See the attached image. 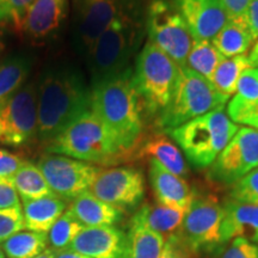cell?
<instances>
[{
	"label": "cell",
	"instance_id": "9",
	"mask_svg": "<svg viewBox=\"0 0 258 258\" xmlns=\"http://www.w3.org/2000/svg\"><path fill=\"white\" fill-rule=\"evenodd\" d=\"M222 220L224 207L215 196L195 194L178 234L198 254L218 251L225 245Z\"/></svg>",
	"mask_w": 258,
	"mask_h": 258
},
{
	"label": "cell",
	"instance_id": "12",
	"mask_svg": "<svg viewBox=\"0 0 258 258\" xmlns=\"http://www.w3.org/2000/svg\"><path fill=\"white\" fill-rule=\"evenodd\" d=\"M73 36L80 53L88 55L93 43L114 19L138 0H71Z\"/></svg>",
	"mask_w": 258,
	"mask_h": 258
},
{
	"label": "cell",
	"instance_id": "21",
	"mask_svg": "<svg viewBox=\"0 0 258 258\" xmlns=\"http://www.w3.org/2000/svg\"><path fill=\"white\" fill-rule=\"evenodd\" d=\"M69 209L84 227L115 226L123 219V212L96 198L90 190L74 199Z\"/></svg>",
	"mask_w": 258,
	"mask_h": 258
},
{
	"label": "cell",
	"instance_id": "34",
	"mask_svg": "<svg viewBox=\"0 0 258 258\" xmlns=\"http://www.w3.org/2000/svg\"><path fill=\"white\" fill-rule=\"evenodd\" d=\"M34 0H0V25L21 30L23 19Z\"/></svg>",
	"mask_w": 258,
	"mask_h": 258
},
{
	"label": "cell",
	"instance_id": "29",
	"mask_svg": "<svg viewBox=\"0 0 258 258\" xmlns=\"http://www.w3.org/2000/svg\"><path fill=\"white\" fill-rule=\"evenodd\" d=\"M12 180L22 201L54 195L42 171L37 165L29 161H24L12 177Z\"/></svg>",
	"mask_w": 258,
	"mask_h": 258
},
{
	"label": "cell",
	"instance_id": "35",
	"mask_svg": "<svg viewBox=\"0 0 258 258\" xmlns=\"http://www.w3.org/2000/svg\"><path fill=\"white\" fill-rule=\"evenodd\" d=\"M25 228L22 207L0 209V244Z\"/></svg>",
	"mask_w": 258,
	"mask_h": 258
},
{
	"label": "cell",
	"instance_id": "41",
	"mask_svg": "<svg viewBox=\"0 0 258 258\" xmlns=\"http://www.w3.org/2000/svg\"><path fill=\"white\" fill-rule=\"evenodd\" d=\"M247 25L253 40H258V0H250L247 9Z\"/></svg>",
	"mask_w": 258,
	"mask_h": 258
},
{
	"label": "cell",
	"instance_id": "8",
	"mask_svg": "<svg viewBox=\"0 0 258 258\" xmlns=\"http://www.w3.org/2000/svg\"><path fill=\"white\" fill-rule=\"evenodd\" d=\"M145 27L148 41L163 50L179 67H184L194 38L184 19L170 0H151Z\"/></svg>",
	"mask_w": 258,
	"mask_h": 258
},
{
	"label": "cell",
	"instance_id": "45",
	"mask_svg": "<svg viewBox=\"0 0 258 258\" xmlns=\"http://www.w3.org/2000/svg\"><path fill=\"white\" fill-rule=\"evenodd\" d=\"M0 258H5V253H4V251H3V249H2V245H0Z\"/></svg>",
	"mask_w": 258,
	"mask_h": 258
},
{
	"label": "cell",
	"instance_id": "32",
	"mask_svg": "<svg viewBox=\"0 0 258 258\" xmlns=\"http://www.w3.org/2000/svg\"><path fill=\"white\" fill-rule=\"evenodd\" d=\"M83 228L84 226L78 219L74 217L70 209H67L47 233L48 244L54 251L67 249Z\"/></svg>",
	"mask_w": 258,
	"mask_h": 258
},
{
	"label": "cell",
	"instance_id": "23",
	"mask_svg": "<svg viewBox=\"0 0 258 258\" xmlns=\"http://www.w3.org/2000/svg\"><path fill=\"white\" fill-rule=\"evenodd\" d=\"M139 157H148L164 166L167 171L185 178L188 176V165L178 146L164 135H154L144 141L139 148Z\"/></svg>",
	"mask_w": 258,
	"mask_h": 258
},
{
	"label": "cell",
	"instance_id": "17",
	"mask_svg": "<svg viewBox=\"0 0 258 258\" xmlns=\"http://www.w3.org/2000/svg\"><path fill=\"white\" fill-rule=\"evenodd\" d=\"M127 233L116 226L84 227L69 249L90 258H123Z\"/></svg>",
	"mask_w": 258,
	"mask_h": 258
},
{
	"label": "cell",
	"instance_id": "39",
	"mask_svg": "<svg viewBox=\"0 0 258 258\" xmlns=\"http://www.w3.org/2000/svg\"><path fill=\"white\" fill-rule=\"evenodd\" d=\"M221 3L227 14L228 21L247 25V9L250 0H221Z\"/></svg>",
	"mask_w": 258,
	"mask_h": 258
},
{
	"label": "cell",
	"instance_id": "25",
	"mask_svg": "<svg viewBox=\"0 0 258 258\" xmlns=\"http://www.w3.org/2000/svg\"><path fill=\"white\" fill-rule=\"evenodd\" d=\"M32 69V59L17 53L0 62V108L25 85Z\"/></svg>",
	"mask_w": 258,
	"mask_h": 258
},
{
	"label": "cell",
	"instance_id": "6",
	"mask_svg": "<svg viewBox=\"0 0 258 258\" xmlns=\"http://www.w3.org/2000/svg\"><path fill=\"white\" fill-rule=\"evenodd\" d=\"M179 66L151 43L139 51L133 69V82L144 114L157 120L165 111L175 91Z\"/></svg>",
	"mask_w": 258,
	"mask_h": 258
},
{
	"label": "cell",
	"instance_id": "36",
	"mask_svg": "<svg viewBox=\"0 0 258 258\" xmlns=\"http://www.w3.org/2000/svg\"><path fill=\"white\" fill-rule=\"evenodd\" d=\"M217 258H258V246L244 238H234L218 250Z\"/></svg>",
	"mask_w": 258,
	"mask_h": 258
},
{
	"label": "cell",
	"instance_id": "43",
	"mask_svg": "<svg viewBox=\"0 0 258 258\" xmlns=\"http://www.w3.org/2000/svg\"><path fill=\"white\" fill-rule=\"evenodd\" d=\"M249 59L251 64H252V67H258V40L256 41V43L253 44L252 49L250 51Z\"/></svg>",
	"mask_w": 258,
	"mask_h": 258
},
{
	"label": "cell",
	"instance_id": "20",
	"mask_svg": "<svg viewBox=\"0 0 258 258\" xmlns=\"http://www.w3.org/2000/svg\"><path fill=\"white\" fill-rule=\"evenodd\" d=\"M222 207L224 244H227L234 238H244L258 246V206L227 200Z\"/></svg>",
	"mask_w": 258,
	"mask_h": 258
},
{
	"label": "cell",
	"instance_id": "13",
	"mask_svg": "<svg viewBox=\"0 0 258 258\" xmlns=\"http://www.w3.org/2000/svg\"><path fill=\"white\" fill-rule=\"evenodd\" d=\"M258 167V129L239 128L214 163L208 167L207 178L220 185H233Z\"/></svg>",
	"mask_w": 258,
	"mask_h": 258
},
{
	"label": "cell",
	"instance_id": "7",
	"mask_svg": "<svg viewBox=\"0 0 258 258\" xmlns=\"http://www.w3.org/2000/svg\"><path fill=\"white\" fill-rule=\"evenodd\" d=\"M228 101L230 98L222 96L205 77L186 66L179 67L175 91L165 111L157 118L156 123L166 133L194 118L224 109Z\"/></svg>",
	"mask_w": 258,
	"mask_h": 258
},
{
	"label": "cell",
	"instance_id": "22",
	"mask_svg": "<svg viewBox=\"0 0 258 258\" xmlns=\"http://www.w3.org/2000/svg\"><path fill=\"white\" fill-rule=\"evenodd\" d=\"M66 201L56 195L23 201L24 226L28 231L48 233L51 226L66 212Z\"/></svg>",
	"mask_w": 258,
	"mask_h": 258
},
{
	"label": "cell",
	"instance_id": "31",
	"mask_svg": "<svg viewBox=\"0 0 258 258\" xmlns=\"http://www.w3.org/2000/svg\"><path fill=\"white\" fill-rule=\"evenodd\" d=\"M224 59V55L214 47L212 41L194 40L185 66L209 80Z\"/></svg>",
	"mask_w": 258,
	"mask_h": 258
},
{
	"label": "cell",
	"instance_id": "10",
	"mask_svg": "<svg viewBox=\"0 0 258 258\" xmlns=\"http://www.w3.org/2000/svg\"><path fill=\"white\" fill-rule=\"evenodd\" d=\"M37 84L30 82L0 108V144L23 146L37 138Z\"/></svg>",
	"mask_w": 258,
	"mask_h": 258
},
{
	"label": "cell",
	"instance_id": "15",
	"mask_svg": "<svg viewBox=\"0 0 258 258\" xmlns=\"http://www.w3.org/2000/svg\"><path fill=\"white\" fill-rule=\"evenodd\" d=\"M194 40L212 41L228 22L221 0H170Z\"/></svg>",
	"mask_w": 258,
	"mask_h": 258
},
{
	"label": "cell",
	"instance_id": "18",
	"mask_svg": "<svg viewBox=\"0 0 258 258\" xmlns=\"http://www.w3.org/2000/svg\"><path fill=\"white\" fill-rule=\"evenodd\" d=\"M148 177L157 203L186 212L195 192L184 178L167 171L154 159L148 160Z\"/></svg>",
	"mask_w": 258,
	"mask_h": 258
},
{
	"label": "cell",
	"instance_id": "40",
	"mask_svg": "<svg viewBox=\"0 0 258 258\" xmlns=\"http://www.w3.org/2000/svg\"><path fill=\"white\" fill-rule=\"evenodd\" d=\"M23 163L18 154L0 150V178H12Z\"/></svg>",
	"mask_w": 258,
	"mask_h": 258
},
{
	"label": "cell",
	"instance_id": "4",
	"mask_svg": "<svg viewBox=\"0 0 258 258\" xmlns=\"http://www.w3.org/2000/svg\"><path fill=\"white\" fill-rule=\"evenodd\" d=\"M46 151L97 166H116L134 158L92 110L80 116L50 140Z\"/></svg>",
	"mask_w": 258,
	"mask_h": 258
},
{
	"label": "cell",
	"instance_id": "28",
	"mask_svg": "<svg viewBox=\"0 0 258 258\" xmlns=\"http://www.w3.org/2000/svg\"><path fill=\"white\" fill-rule=\"evenodd\" d=\"M251 67L252 64L249 56L246 55H238L228 59L225 57L214 71L209 82L222 96L231 98V96H233L237 91V85L241 74Z\"/></svg>",
	"mask_w": 258,
	"mask_h": 258
},
{
	"label": "cell",
	"instance_id": "11",
	"mask_svg": "<svg viewBox=\"0 0 258 258\" xmlns=\"http://www.w3.org/2000/svg\"><path fill=\"white\" fill-rule=\"evenodd\" d=\"M37 166L54 195L64 201H73L83 192L89 191L101 171V166L51 153L42 156Z\"/></svg>",
	"mask_w": 258,
	"mask_h": 258
},
{
	"label": "cell",
	"instance_id": "1",
	"mask_svg": "<svg viewBox=\"0 0 258 258\" xmlns=\"http://www.w3.org/2000/svg\"><path fill=\"white\" fill-rule=\"evenodd\" d=\"M91 109V86L78 67L57 62L37 80V139L48 144Z\"/></svg>",
	"mask_w": 258,
	"mask_h": 258
},
{
	"label": "cell",
	"instance_id": "46",
	"mask_svg": "<svg viewBox=\"0 0 258 258\" xmlns=\"http://www.w3.org/2000/svg\"><path fill=\"white\" fill-rule=\"evenodd\" d=\"M0 48H2V40H0Z\"/></svg>",
	"mask_w": 258,
	"mask_h": 258
},
{
	"label": "cell",
	"instance_id": "38",
	"mask_svg": "<svg viewBox=\"0 0 258 258\" xmlns=\"http://www.w3.org/2000/svg\"><path fill=\"white\" fill-rule=\"evenodd\" d=\"M21 207V198L12 178H0V209Z\"/></svg>",
	"mask_w": 258,
	"mask_h": 258
},
{
	"label": "cell",
	"instance_id": "33",
	"mask_svg": "<svg viewBox=\"0 0 258 258\" xmlns=\"http://www.w3.org/2000/svg\"><path fill=\"white\" fill-rule=\"evenodd\" d=\"M230 200L258 206V167L231 185Z\"/></svg>",
	"mask_w": 258,
	"mask_h": 258
},
{
	"label": "cell",
	"instance_id": "3",
	"mask_svg": "<svg viewBox=\"0 0 258 258\" xmlns=\"http://www.w3.org/2000/svg\"><path fill=\"white\" fill-rule=\"evenodd\" d=\"M145 32V19L139 4L117 16L85 56L91 85L131 69L132 59L143 44Z\"/></svg>",
	"mask_w": 258,
	"mask_h": 258
},
{
	"label": "cell",
	"instance_id": "44",
	"mask_svg": "<svg viewBox=\"0 0 258 258\" xmlns=\"http://www.w3.org/2000/svg\"><path fill=\"white\" fill-rule=\"evenodd\" d=\"M34 258H55L54 257V251L51 249H46L43 252L38 254V256L34 257Z\"/></svg>",
	"mask_w": 258,
	"mask_h": 258
},
{
	"label": "cell",
	"instance_id": "30",
	"mask_svg": "<svg viewBox=\"0 0 258 258\" xmlns=\"http://www.w3.org/2000/svg\"><path fill=\"white\" fill-rule=\"evenodd\" d=\"M0 245L9 258H34L47 249L48 237L47 233L22 231Z\"/></svg>",
	"mask_w": 258,
	"mask_h": 258
},
{
	"label": "cell",
	"instance_id": "5",
	"mask_svg": "<svg viewBox=\"0 0 258 258\" xmlns=\"http://www.w3.org/2000/svg\"><path fill=\"white\" fill-rule=\"evenodd\" d=\"M239 131L224 111L213 110L166 132L196 169H207Z\"/></svg>",
	"mask_w": 258,
	"mask_h": 258
},
{
	"label": "cell",
	"instance_id": "37",
	"mask_svg": "<svg viewBox=\"0 0 258 258\" xmlns=\"http://www.w3.org/2000/svg\"><path fill=\"white\" fill-rule=\"evenodd\" d=\"M160 258H199V254L190 249L189 245L177 233L165 239Z\"/></svg>",
	"mask_w": 258,
	"mask_h": 258
},
{
	"label": "cell",
	"instance_id": "16",
	"mask_svg": "<svg viewBox=\"0 0 258 258\" xmlns=\"http://www.w3.org/2000/svg\"><path fill=\"white\" fill-rule=\"evenodd\" d=\"M69 14V0H34L21 30L29 40L47 41L55 37Z\"/></svg>",
	"mask_w": 258,
	"mask_h": 258
},
{
	"label": "cell",
	"instance_id": "19",
	"mask_svg": "<svg viewBox=\"0 0 258 258\" xmlns=\"http://www.w3.org/2000/svg\"><path fill=\"white\" fill-rule=\"evenodd\" d=\"M227 111L235 123L258 129V67H251L241 74Z\"/></svg>",
	"mask_w": 258,
	"mask_h": 258
},
{
	"label": "cell",
	"instance_id": "14",
	"mask_svg": "<svg viewBox=\"0 0 258 258\" xmlns=\"http://www.w3.org/2000/svg\"><path fill=\"white\" fill-rule=\"evenodd\" d=\"M90 191L122 212L133 211L144 200L145 178L143 172L133 166L101 169Z\"/></svg>",
	"mask_w": 258,
	"mask_h": 258
},
{
	"label": "cell",
	"instance_id": "2",
	"mask_svg": "<svg viewBox=\"0 0 258 258\" xmlns=\"http://www.w3.org/2000/svg\"><path fill=\"white\" fill-rule=\"evenodd\" d=\"M91 109L135 157L144 143L145 122L133 82V67L91 85Z\"/></svg>",
	"mask_w": 258,
	"mask_h": 258
},
{
	"label": "cell",
	"instance_id": "26",
	"mask_svg": "<svg viewBox=\"0 0 258 258\" xmlns=\"http://www.w3.org/2000/svg\"><path fill=\"white\" fill-rule=\"evenodd\" d=\"M186 212L159 205H144L135 215L164 239L179 233Z\"/></svg>",
	"mask_w": 258,
	"mask_h": 258
},
{
	"label": "cell",
	"instance_id": "27",
	"mask_svg": "<svg viewBox=\"0 0 258 258\" xmlns=\"http://www.w3.org/2000/svg\"><path fill=\"white\" fill-rule=\"evenodd\" d=\"M214 47L220 51L224 57L245 55L252 47L254 40L246 24L228 21L220 32L212 40Z\"/></svg>",
	"mask_w": 258,
	"mask_h": 258
},
{
	"label": "cell",
	"instance_id": "24",
	"mask_svg": "<svg viewBox=\"0 0 258 258\" xmlns=\"http://www.w3.org/2000/svg\"><path fill=\"white\" fill-rule=\"evenodd\" d=\"M165 239L148 228L133 215L127 232V247L123 258H160Z\"/></svg>",
	"mask_w": 258,
	"mask_h": 258
},
{
	"label": "cell",
	"instance_id": "42",
	"mask_svg": "<svg viewBox=\"0 0 258 258\" xmlns=\"http://www.w3.org/2000/svg\"><path fill=\"white\" fill-rule=\"evenodd\" d=\"M54 257L55 258H90L88 256H85V254L77 252V251L74 250H71L69 247H67V249L54 251Z\"/></svg>",
	"mask_w": 258,
	"mask_h": 258
}]
</instances>
